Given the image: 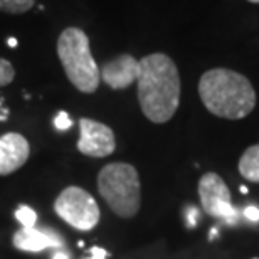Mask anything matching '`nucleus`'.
I'll return each mask as SVG.
<instances>
[{
    "mask_svg": "<svg viewBox=\"0 0 259 259\" xmlns=\"http://www.w3.org/2000/svg\"><path fill=\"white\" fill-rule=\"evenodd\" d=\"M7 44L10 46V48H15V46H17V39H14V37H10V39L7 40Z\"/></svg>",
    "mask_w": 259,
    "mask_h": 259,
    "instance_id": "nucleus-21",
    "label": "nucleus"
},
{
    "mask_svg": "<svg viewBox=\"0 0 259 259\" xmlns=\"http://www.w3.org/2000/svg\"><path fill=\"white\" fill-rule=\"evenodd\" d=\"M14 246L20 251L39 252L49 247H63L64 239L54 231H42L35 227H22L15 232Z\"/></svg>",
    "mask_w": 259,
    "mask_h": 259,
    "instance_id": "nucleus-10",
    "label": "nucleus"
},
{
    "mask_svg": "<svg viewBox=\"0 0 259 259\" xmlns=\"http://www.w3.org/2000/svg\"><path fill=\"white\" fill-rule=\"evenodd\" d=\"M54 210L61 219L77 231H91L101 217L95 197L81 187H67L58 195Z\"/></svg>",
    "mask_w": 259,
    "mask_h": 259,
    "instance_id": "nucleus-5",
    "label": "nucleus"
},
{
    "mask_svg": "<svg viewBox=\"0 0 259 259\" xmlns=\"http://www.w3.org/2000/svg\"><path fill=\"white\" fill-rule=\"evenodd\" d=\"M247 2H251V4H259V0H247Z\"/></svg>",
    "mask_w": 259,
    "mask_h": 259,
    "instance_id": "nucleus-23",
    "label": "nucleus"
},
{
    "mask_svg": "<svg viewBox=\"0 0 259 259\" xmlns=\"http://www.w3.org/2000/svg\"><path fill=\"white\" fill-rule=\"evenodd\" d=\"M98 190L110 209L121 219H132L142 205V185L133 165L108 163L98 174Z\"/></svg>",
    "mask_w": 259,
    "mask_h": 259,
    "instance_id": "nucleus-4",
    "label": "nucleus"
},
{
    "mask_svg": "<svg viewBox=\"0 0 259 259\" xmlns=\"http://www.w3.org/2000/svg\"><path fill=\"white\" fill-rule=\"evenodd\" d=\"M54 126L56 130H59V132H66V130H69L72 126V120L66 111H59L54 118Z\"/></svg>",
    "mask_w": 259,
    "mask_h": 259,
    "instance_id": "nucleus-15",
    "label": "nucleus"
},
{
    "mask_svg": "<svg viewBox=\"0 0 259 259\" xmlns=\"http://www.w3.org/2000/svg\"><path fill=\"white\" fill-rule=\"evenodd\" d=\"M9 118V110L4 106V100L0 98V121H5Z\"/></svg>",
    "mask_w": 259,
    "mask_h": 259,
    "instance_id": "nucleus-19",
    "label": "nucleus"
},
{
    "mask_svg": "<svg viewBox=\"0 0 259 259\" xmlns=\"http://www.w3.org/2000/svg\"><path fill=\"white\" fill-rule=\"evenodd\" d=\"M140 74V63L132 54H121L108 61L100 67V77L111 90H126L137 82Z\"/></svg>",
    "mask_w": 259,
    "mask_h": 259,
    "instance_id": "nucleus-8",
    "label": "nucleus"
},
{
    "mask_svg": "<svg viewBox=\"0 0 259 259\" xmlns=\"http://www.w3.org/2000/svg\"><path fill=\"white\" fill-rule=\"evenodd\" d=\"M106 257H108L106 249H103V247H93V249H91V256L84 257V259H106Z\"/></svg>",
    "mask_w": 259,
    "mask_h": 259,
    "instance_id": "nucleus-18",
    "label": "nucleus"
},
{
    "mask_svg": "<svg viewBox=\"0 0 259 259\" xmlns=\"http://www.w3.org/2000/svg\"><path fill=\"white\" fill-rule=\"evenodd\" d=\"M15 77V69L10 61L0 58V88L10 84Z\"/></svg>",
    "mask_w": 259,
    "mask_h": 259,
    "instance_id": "nucleus-14",
    "label": "nucleus"
},
{
    "mask_svg": "<svg viewBox=\"0 0 259 259\" xmlns=\"http://www.w3.org/2000/svg\"><path fill=\"white\" fill-rule=\"evenodd\" d=\"M197 217H199V210L195 207H189L187 209V226L195 227L197 226Z\"/></svg>",
    "mask_w": 259,
    "mask_h": 259,
    "instance_id": "nucleus-17",
    "label": "nucleus"
},
{
    "mask_svg": "<svg viewBox=\"0 0 259 259\" xmlns=\"http://www.w3.org/2000/svg\"><path fill=\"white\" fill-rule=\"evenodd\" d=\"M254 259H257V257H254Z\"/></svg>",
    "mask_w": 259,
    "mask_h": 259,
    "instance_id": "nucleus-24",
    "label": "nucleus"
},
{
    "mask_svg": "<svg viewBox=\"0 0 259 259\" xmlns=\"http://www.w3.org/2000/svg\"><path fill=\"white\" fill-rule=\"evenodd\" d=\"M199 197L202 209L207 215L224 221L226 224H236L242 210L232 205L231 190L221 175L214 172L204 174L199 180Z\"/></svg>",
    "mask_w": 259,
    "mask_h": 259,
    "instance_id": "nucleus-6",
    "label": "nucleus"
},
{
    "mask_svg": "<svg viewBox=\"0 0 259 259\" xmlns=\"http://www.w3.org/2000/svg\"><path fill=\"white\" fill-rule=\"evenodd\" d=\"M58 58L77 91L93 95L101 82L100 67L91 54L90 37L79 27H66L58 39Z\"/></svg>",
    "mask_w": 259,
    "mask_h": 259,
    "instance_id": "nucleus-3",
    "label": "nucleus"
},
{
    "mask_svg": "<svg viewBox=\"0 0 259 259\" xmlns=\"http://www.w3.org/2000/svg\"><path fill=\"white\" fill-rule=\"evenodd\" d=\"M30 155L27 138L20 133H5L0 137V175H10L25 165Z\"/></svg>",
    "mask_w": 259,
    "mask_h": 259,
    "instance_id": "nucleus-9",
    "label": "nucleus"
},
{
    "mask_svg": "<svg viewBox=\"0 0 259 259\" xmlns=\"http://www.w3.org/2000/svg\"><path fill=\"white\" fill-rule=\"evenodd\" d=\"M239 174L249 182L259 184V143L252 145L241 155Z\"/></svg>",
    "mask_w": 259,
    "mask_h": 259,
    "instance_id": "nucleus-11",
    "label": "nucleus"
},
{
    "mask_svg": "<svg viewBox=\"0 0 259 259\" xmlns=\"http://www.w3.org/2000/svg\"><path fill=\"white\" fill-rule=\"evenodd\" d=\"M199 96L207 111L226 120H242L256 106V91L241 72L214 67L202 74Z\"/></svg>",
    "mask_w": 259,
    "mask_h": 259,
    "instance_id": "nucleus-2",
    "label": "nucleus"
},
{
    "mask_svg": "<svg viewBox=\"0 0 259 259\" xmlns=\"http://www.w3.org/2000/svg\"><path fill=\"white\" fill-rule=\"evenodd\" d=\"M115 148L116 138L110 126L91 118H81L77 150L82 155L93 158H105L115 152Z\"/></svg>",
    "mask_w": 259,
    "mask_h": 259,
    "instance_id": "nucleus-7",
    "label": "nucleus"
},
{
    "mask_svg": "<svg viewBox=\"0 0 259 259\" xmlns=\"http://www.w3.org/2000/svg\"><path fill=\"white\" fill-rule=\"evenodd\" d=\"M242 217H246V219L251 222H257L259 221V209L256 205H247L246 209L242 210Z\"/></svg>",
    "mask_w": 259,
    "mask_h": 259,
    "instance_id": "nucleus-16",
    "label": "nucleus"
},
{
    "mask_svg": "<svg viewBox=\"0 0 259 259\" xmlns=\"http://www.w3.org/2000/svg\"><path fill=\"white\" fill-rule=\"evenodd\" d=\"M53 259H67V254H66V252H56V254L53 256Z\"/></svg>",
    "mask_w": 259,
    "mask_h": 259,
    "instance_id": "nucleus-20",
    "label": "nucleus"
},
{
    "mask_svg": "<svg viewBox=\"0 0 259 259\" xmlns=\"http://www.w3.org/2000/svg\"><path fill=\"white\" fill-rule=\"evenodd\" d=\"M35 5V0H0V12L4 14H25Z\"/></svg>",
    "mask_w": 259,
    "mask_h": 259,
    "instance_id": "nucleus-12",
    "label": "nucleus"
},
{
    "mask_svg": "<svg viewBox=\"0 0 259 259\" xmlns=\"http://www.w3.org/2000/svg\"><path fill=\"white\" fill-rule=\"evenodd\" d=\"M241 192H242V194H247V192H249V190H247L246 185H242V187H241Z\"/></svg>",
    "mask_w": 259,
    "mask_h": 259,
    "instance_id": "nucleus-22",
    "label": "nucleus"
},
{
    "mask_svg": "<svg viewBox=\"0 0 259 259\" xmlns=\"http://www.w3.org/2000/svg\"><path fill=\"white\" fill-rule=\"evenodd\" d=\"M15 219L22 224V227H35L37 214H35V210L30 209L29 205H20L19 209L15 210Z\"/></svg>",
    "mask_w": 259,
    "mask_h": 259,
    "instance_id": "nucleus-13",
    "label": "nucleus"
},
{
    "mask_svg": "<svg viewBox=\"0 0 259 259\" xmlns=\"http://www.w3.org/2000/svg\"><path fill=\"white\" fill-rule=\"evenodd\" d=\"M138 103L147 120L157 125L167 123L180 105V74L172 58L153 53L138 61Z\"/></svg>",
    "mask_w": 259,
    "mask_h": 259,
    "instance_id": "nucleus-1",
    "label": "nucleus"
}]
</instances>
